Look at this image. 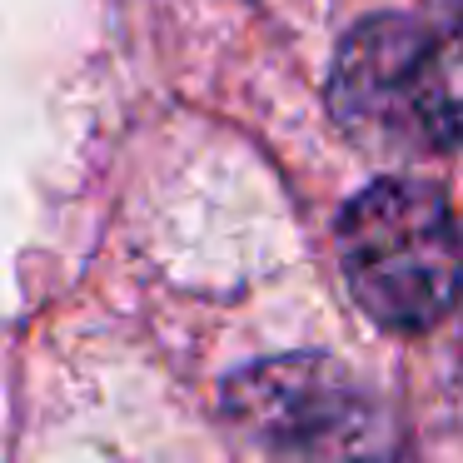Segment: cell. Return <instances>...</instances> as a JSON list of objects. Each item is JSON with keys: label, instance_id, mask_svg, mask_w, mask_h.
<instances>
[{"label": "cell", "instance_id": "2", "mask_svg": "<svg viewBox=\"0 0 463 463\" xmlns=\"http://www.w3.org/2000/svg\"><path fill=\"white\" fill-rule=\"evenodd\" d=\"M339 264L354 299L383 329H429L453 309L458 234L453 214L423 180H373L339 214Z\"/></svg>", "mask_w": 463, "mask_h": 463}, {"label": "cell", "instance_id": "3", "mask_svg": "<svg viewBox=\"0 0 463 463\" xmlns=\"http://www.w3.org/2000/svg\"><path fill=\"white\" fill-rule=\"evenodd\" d=\"M224 413L269 463H379L383 413L344 364L284 354L250 364L224 389Z\"/></svg>", "mask_w": 463, "mask_h": 463}, {"label": "cell", "instance_id": "1", "mask_svg": "<svg viewBox=\"0 0 463 463\" xmlns=\"http://www.w3.org/2000/svg\"><path fill=\"white\" fill-rule=\"evenodd\" d=\"M329 110L373 155H449L458 140L453 41L403 11L364 15L334 51Z\"/></svg>", "mask_w": 463, "mask_h": 463}]
</instances>
